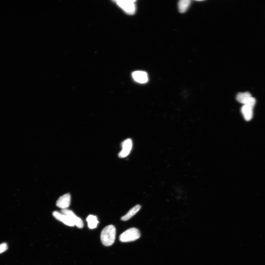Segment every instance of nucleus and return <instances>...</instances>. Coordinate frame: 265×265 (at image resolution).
<instances>
[{
    "instance_id": "39448f33",
    "label": "nucleus",
    "mask_w": 265,
    "mask_h": 265,
    "mask_svg": "<svg viewBox=\"0 0 265 265\" xmlns=\"http://www.w3.org/2000/svg\"><path fill=\"white\" fill-rule=\"evenodd\" d=\"M132 141L130 139L126 140L122 143V148L119 153L118 156L121 158H124L130 154L132 148Z\"/></svg>"
},
{
    "instance_id": "9d476101",
    "label": "nucleus",
    "mask_w": 265,
    "mask_h": 265,
    "mask_svg": "<svg viewBox=\"0 0 265 265\" xmlns=\"http://www.w3.org/2000/svg\"><path fill=\"white\" fill-rule=\"evenodd\" d=\"M252 97L250 93L246 92L245 93H240L237 95L236 99L239 102L246 104L252 98Z\"/></svg>"
},
{
    "instance_id": "6e6552de",
    "label": "nucleus",
    "mask_w": 265,
    "mask_h": 265,
    "mask_svg": "<svg viewBox=\"0 0 265 265\" xmlns=\"http://www.w3.org/2000/svg\"><path fill=\"white\" fill-rule=\"evenodd\" d=\"M54 217L57 220L62 222L64 224L68 226H75L72 221L66 215L57 212H54L53 213Z\"/></svg>"
},
{
    "instance_id": "7ed1b4c3",
    "label": "nucleus",
    "mask_w": 265,
    "mask_h": 265,
    "mask_svg": "<svg viewBox=\"0 0 265 265\" xmlns=\"http://www.w3.org/2000/svg\"><path fill=\"white\" fill-rule=\"evenodd\" d=\"M119 7L126 13L129 15H133L135 11V1L134 0H119L115 1Z\"/></svg>"
},
{
    "instance_id": "f03ea898",
    "label": "nucleus",
    "mask_w": 265,
    "mask_h": 265,
    "mask_svg": "<svg viewBox=\"0 0 265 265\" xmlns=\"http://www.w3.org/2000/svg\"><path fill=\"white\" fill-rule=\"evenodd\" d=\"M140 235V232L138 229L131 228L126 231L121 235L119 240L122 242H132L138 240Z\"/></svg>"
},
{
    "instance_id": "20e7f679",
    "label": "nucleus",
    "mask_w": 265,
    "mask_h": 265,
    "mask_svg": "<svg viewBox=\"0 0 265 265\" xmlns=\"http://www.w3.org/2000/svg\"><path fill=\"white\" fill-rule=\"evenodd\" d=\"M63 214L66 215L69 217L71 221H72L75 226H76L78 228H82L84 226V223L83 221L80 218L77 217L72 211L69 210L68 209H62L61 211Z\"/></svg>"
},
{
    "instance_id": "ddd939ff",
    "label": "nucleus",
    "mask_w": 265,
    "mask_h": 265,
    "mask_svg": "<svg viewBox=\"0 0 265 265\" xmlns=\"http://www.w3.org/2000/svg\"><path fill=\"white\" fill-rule=\"evenodd\" d=\"M191 3L190 0H181L178 3L179 11L181 13H184L188 9Z\"/></svg>"
},
{
    "instance_id": "0eeeda50",
    "label": "nucleus",
    "mask_w": 265,
    "mask_h": 265,
    "mask_svg": "<svg viewBox=\"0 0 265 265\" xmlns=\"http://www.w3.org/2000/svg\"><path fill=\"white\" fill-rule=\"evenodd\" d=\"M132 77L136 82L143 84L146 83L148 81V76L147 73L145 71H137L132 73Z\"/></svg>"
},
{
    "instance_id": "f8f14e48",
    "label": "nucleus",
    "mask_w": 265,
    "mask_h": 265,
    "mask_svg": "<svg viewBox=\"0 0 265 265\" xmlns=\"http://www.w3.org/2000/svg\"><path fill=\"white\" fill-rule=\"evenodd\" d=\"M88 225L89 228L91 229L97 228L99 222L96 216L90 215L87 218Z\"/></svg>"
},
{
    "instance_id": "423d86ee",
    "label": "nucleus",
    "mask_w": 265,
    "mask_h": 265,
    "mask_svg": "<svg viewBox=\"0 0 265 265\" xmlns=\"http://www.w3.org/2000/svg\"><path fill=\"white\" fill-rule=\"evenodd\" d=\"M71 196L69 193L60 197L57 200V206L62 209H67L71 204Z\"/></svg>"
},
{
    "instance_id": "1a4fd4ad",
    "label": "nucleus",
    "mask_w": 265,
    "mask_h": 265,
    "mask_svg": "<svg viewBox=\"0 0 265 265\" xmlns=\"http://www.w3.org/2000/svg\"><path fill=\"white\" fill-rule=\"evenodd\" d=\"M254 107L248 105H244L242 107L241 112L244 118L246 121H249L252 118Z\"/></svg>"
},
{
    "instance_id": "f257e3e1",
    "label": "nucleus",
    "mask_w": 265,
    "mask_h": 265,
    "mask_svg": "<svg viewBox=\"0 0 265 265\" xmlns=\"http://www.w3.org/2000/svg\"><path fill=\"white\" fill-rule=\"evenodd\" d=\"M116 230L113 225L107 226L102 231L101 239L102 243L106 246L112 245L114 244L116 237Z\"/></svg>"
},
{
    "instance_id": "9b49d317",
    "label": "nucleus",
    "mask_w": 265,
    "mask_h": 265,
    "mask_svg": "<svg viewBox=\"0 0 265 265\" xmlns=\"http://www.w3.org/2000/svg\"><path fill=\"white\" fill-rule=\"evenodd\" d=\"M141 207L139 205H137L133 207L125 216L121 217V220L123 221L128 220L140 210Z\"/></svg>"
},
{
    "instance_id": "4468645a",
    "label": "nucleus",
    "mask_w": 265,
    "mask_h": 265,
    "mask_svg": "<svg viewBox=\"0 0 265 265\" xmlns=\"http://www.w3.org/2000/svg\"><path fill=\"white\" fill-rule=\"evenodd\" d=\"M7 245L6 243H3L0 244V254L5 252L7 250Z\"/></svg>"
}]
</instances>
